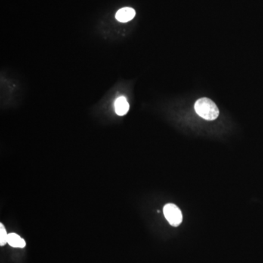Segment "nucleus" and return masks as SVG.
Returning a JSON list of instances; mask_svg holds the SVG:
<instances>
[{
	"instance_id": "nucleus-6",
	"label": "nucleus",
	"mask_w": 263,
	"mask_h": 263,
	"mask_svg": "<svg viewBox=\"0 0 263 263\" xmlns=\"http://www.w3.org/2000/svg\"><path fill=\"white\" fill-rule=\"evenodd\" d=\"M8 235L4 228V226L3 225L2 223H1L0 224V246H4L7 243Z\"/></svg>"
},
{
	"instance_id": "nucleus-5",
	"label": "nucleus",
	"mask_w": 263,
	"mask_h": 263,
	"mask_svg": "<svg viewBox=\"0 0 263 263\" xmlns=\"http://www.w3.org/2000/svg\"><path fill=\"white\" fill-rule=\"evenodd\" d=\"M7 243L12 247L24 248L26 246V242L19 235L16 233H10L7 239Z\"/></svg>"
},
{
	"instance_id": "nucleus-3",
	"label": "nucleus",
	"mask_w": 263,
	"mask_h": 263,
	"mask_svg": "<svg viewBox=\"0 0 263 263\" xmlns=\"http://www.w3.org/2000/svg\"><path fill=\"white\" fill-rule=\"evenodd\" d=\"M134 16H135V11L134 9L131 7H124L118 10L116 14V19L119 22L126 23L134 19Z\"/></svg>"
},
{
	"instance_id": "nucleus-4",
	"label": "nucleus",
	"mask_w": 263,
	"mask_h": 263,
	"mask_svg": "<svg viewBox=\"0 0 263 263\" xmlns=\"http://www.w3.org/2000/svg\"><path fill=\"white\" fill-rule=\"evenodd\" d=\"M115 111L119 116H125L128 113L130 105L125 97H118L114 103Z\"/></svg>"
},
{
	"instance_id": "nucleus-2",
	"label": "nucleus",
	"mask_w": 263,
	"mask_h": 263,
	"mask_svg": "<svg viewBox=\"0 0 263 263\" xmlns=\"http://www.w3.org/2000/svg\"><path fill=\"white\" fill-rule=\"evenodd\" d=\"M163 214L170 224L174 227H178L182 222V213L175 204L168 203L165 205L163 208Z\"/></svg>"
},
{
	"instance_id": "nucleus-1",
	"label": "nucleus",
	"mask_w": 263,
	"mask_h": 263,
	"mask_svg": "<svg viewBox=\"0 0 263 263\" xmlns=\"http://www.w3.org/2000/svg\"><path fill=\"white\" fill-rule=\"evenodd\" d=\"M196 113L205 120L213 121L217 119L219 110L215 103L208 98L199 99L195 105Z\"/></svg>"
}]
</instances>
